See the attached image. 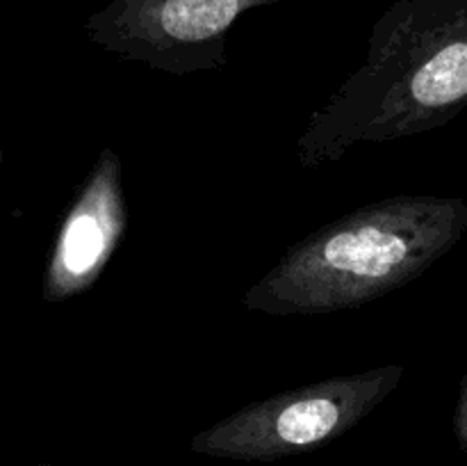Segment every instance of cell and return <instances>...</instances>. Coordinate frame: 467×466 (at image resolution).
I'll return each instance as SVG.
<instances>
[{"instance_id": "7", "label": "cell", "mask_w": 467, "mask_h": 466, "mask_svg": "<svg viewBox=\"0 0 467 466\" xmlns=\"http://www.w3.org/2000/svg\"><path fill=\"white\" fill-rule=\"evenodd\" d=\"M36 466H48V464H36Z\"/></svg>"}, {"instance_id": "3", "label": "cell", "mask_w": 467, "mask_h": 466, "mask_svg": "<svg viewBox=\"0 0 467 466\" xmlns=\"http://www.w3.org/2000/svg\"><path fill=\"white\" fill-rule=\"evenodd\" d=\"M401 364L327 377L249 402L192 439L196 455L274 461L340 439L404 382Z\"/></svg>"}, {"instance_id": "5", "label": "cell", "mask_w": 467, "mask_h": 466, "mask_svg": "<svg viewBox=\"0 0 467 466\" xmlns=\"http://www.w3.org/2000/svg\"><path fill=\"white\" fill-rule=\"evenodd\" d=\"M126 227L121 158L105 146L59 224L41 283L44 302L57 304L89 291L112 260Z\"/></svg>"}, {"instance_id": "4", "label": "cell", "mask_w": 467, "mask_h": 466, "mask_svg": "<svg viewBox=\"0 0 467 466\" xmlns=\"http://www.w3.org/2000/svg\"><path fill=\"white\" fill-rule=\"evenodd\" d=\"M278 0H109L85 23L100 48L155 71L187 76L226 64V39L242 14Z\"/></svg>"}, {"instance_id": "2", "label": "cell", "mask_w": 467, "mask_h": 466, "mask_svg": "<svg viewBox=\"0 0 467 466\" xmlns=\"http://www.w3.org/2000/svg\"><path fill=\"white\" fill-rule=\"evenodd\" d=\"M465 231L461 196H386L295 242L242 304L278 318L360 309L422 277Z\"/></svg>"}, {"instance_id": "6", "label": "cell", "mask_w": 467, "mask_h": 466, "mask_svg": "<svg viewBox=\"0 0 467 466\" xmlns=\"http://www.w3.org/2000/svg\"><path fill=\"white\" fill-rule=\"evenodd\" d=\"M454 437L461 450L467 452V373L463 375V379H461L459 393H456Z\"/></svg>"}, {"instance_id": "1", "label": "cell", "mask_w": 467, "mask_h": 466, "mask_svg": "<svg viewBox=\"0 0 467 466\" xmlns=\"http://www.w3.org/2000/svg\"><path fill=\"white\" fill-rule=\"evenodd\" d=\"M467 108V0H397L374 23L365 62L310 114L295 144L304 169L360 142H395Z\"/></svg>"}]
</instances>
